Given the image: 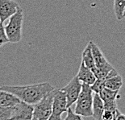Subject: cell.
<instances>
[{
  "instance_id": "cell-2",
  "label": "cell",
  "mask_w": 125,
  "mask_h": 120,
  "mask_svg": "<svg viewBox=\"0 0 125 120\" xmlns=\"http://www.w3.org/2000/svg\"><path fill=\"white\" fill-rule=\"evenodd\" d=\"M93 90L90 86L82 83V91L79 94L78 100L76 101V106L74 112L82 117H90L93 114Z\"/></svg>"
},
{
  "instance_id": "cell-16",
  "label": "cell",
  "mask_w": 125,
  "mask_h": 120,
  "mask_svg": "<svg viewBox=\"0 0 125 120\" xmlns=\"http://www.w3.org/2000/svg\"><path fill=\"white\" fill-rule=\"evenodd\" d=\"M13 114V107L0 106V120H10Z\"/></svg>"
},
{
  "instance_id": "cell-14",
  "label": "cell",
  "mask_w": 125,
  "mask_h": 120,
  "mask_svg": "<svg viewBox=\"0 0 125 120\" xmlns=\"http://www.w3.org/2000/svg\"><path fill=\"white\" fill-rule=\"evenodd\" d=\"M118 94H119V91L111 90L107 87H104L102 90V91H101L98 94H99L101 98H102L103 102H111V101L116 100Z\"/></svg>"
},
{
  "instance_id": "cell-3",
  "label": "cell",
  "mask_w": 125,
  "mask_h": 120,
  "mask_svg": "<svg viewBox=\"0 0 125 120\" xmlns=\"http://www.w3.org/2000/svg\"><path fill=\"white\" fill-rule=\"evenodd\" d=\"M23 23V12L20 8L18 11L9 19V22L5 26L7 37L10 43H19L22 39V30Z\"/></svg>"
},
{
  "instance_id": "cell-4",
  "label": "cell",
  "mask_w": 125,
  "mask_h": 120,
  "mask_svg": "<svg viewBox=\"0 0 125 120\" xmlns=\"http://www.w3.org/2000/svg\"><path fill=\"white\" fill-rule=\"evenodd\" d=\"M54 90L33 106V118L40 120H48L51 116L52 114Z\"/></svg>"
},
{
  "instance_id": "cell-7",
  "label": "cell",
  "mask_w": 125,
  "mask_h": 120,
  "mask_svg": "<svg viewBox=\"0 0 125 120\" xmlns=\"http://www.w3.org/2000/svg\"><path fill=\"white\" fill-rule=\"evenodd\" d=\"M68 109V102L65 94L61 89H55L52 102V114L62 116L63 113L67 112Z\"/></svg>"
},
{
  "instance_id": "cell-17",
  "label": "cell",
  "mask_w": 125,
  "mask_h": 120,
  "mask_svg": "<svg viewBox=\"0 0 125 120\" xmlns=\"http://www.w3.org/2000/svg\"><path fill=\"white\" fill-rule=\"evenodd\" d=\"M106 79H96V81L93 85L90 86L91 90L94 94H99L102 90L105 87Z\"/></svg>"
},
{
  "instance_id": "cell-25",
  "label": "cell",
  "mask_w": 125,
  "mask_h": 120,
  "mask_svg": "<svg viewBox=\"0 0 125 120\" xmlns=\"http://www.w3.org/2000/svg\"><path fill=\"white\" fill-rule=\"evenodd\" d=\"M124 17H125V12H124Z\"/></svg>"
},
{
  "instance_id": "cell-11",
  "label": "cell",
  "mask_w": 125,
  "mask_h": 120,
  "mask_svg": "<svg viewBox=\"0 0 125 120\" xmlns=\"http://www.w3.org/2000/svg\"><path fill=\"white\" fill-rule=\"evenodd\" d=\"M93 114L94 120H102L103 114L104 112V102L98 94H94L93 98Z\"/></svg>"
},
{
  "instance_id": "cell-18",
  "label": "cell",
  "mask_w": 125,
  "mask_h": 120,
  "mask_svg": "<svg viewBox=\"0 0 125 120\" xmlns=\"http://www.w3.org/2000/svg\"><path fill=\"white\" fill-rule=\"evenodd\" d=\"M7 43H9V41L7 37L6 31H5V27L3 26V23L0 20V47H2V45Z\"/></svg>"
},
{
  "instance_id": "cell-8",
  "label": "cell",
  "mask_w": 125,
  "mask_h": 120,
  "mask_svg": "<svg viewBox=\"0 0 125 120\" xmlns=\"http://www.w3.org/2000/svg\"><path fill=\"white\" fill-rule=\"evenodd\" d=\"M20 8V5L14 0H0V20L4 23Z\"/></svg>"
},
{
  "instance_id": "cell-23",
  "label": "cell",
  "mask_w": 125,
  "mask_h": 120,
  "mask_svg": "<svg viewBox=\"0 0 125 120\" xmlns=\"http://www.w3.org/2000/svg\"><path fill=\"white\" fill-rule=\"evenodd\" d=\"M48 120H62V118H61L60 115H57V114H52L51 116L49 117Z\"/></svg>"
},
{
  "instance_id": "cell-9",
  "label": "cell",
  "mask_w": 125,
  "mask_h": 120,
  "mask_svg": "<svg viewBox=\"0 0 125 120\" xmlns=\"http://www.w3.org/2000/svg\"><path fill=\"white\" fill-rule=\"evenodd\" d=\"M77 77L79 79V81H82V83L87 84L89 86H91V85L94 84L97 79L93 71L90 70L88 67H86V65L82 61L80 65V67H79Z\"/></svg>"
},
{
  "instance_id": "cell-15",
  "label": "cell",
  "mask_w": 125,
  "mask_h": 120,
  "mask_svg": "<svg viewBox=\"0 0 125 120\" xmlns=\"http://www.w3.org/2000/svg\"><path fill=\"white\" fill-rule=\"evenodd\" d=\"M114 11L117 20H123L125 12V0H114Z\"/></svg>"
},
{
  "instance_id": "cell-12",
  "label": "cell",
  "mask_w": 125,
  "mask_h": 120,
  "mask_svg": "<svg viewBox=\"0 0 125 120\" xmlns=\"http://www.w3.org/2000/svg\"><path fill=\"white\" fill-rule=\"evenodd\" d=\"M82 57V62L86 65V67H88L90 70H92L93 73H94L95 69H96V66H95L94 60V57H93L90 41L89 42L88 44L86 45L85 49L83 50Z\"/></svg>"
},
{
  "instance_id": "cell-24",
  "label": "cell",
  "mask_w": 125,
  "mask_h": 120,
  "mask_svg": "<svg viewBox=\"0 0 125 120\" xmlns=\"http://www.w3.org/2000/svg\"><path fill=\"white\" fill-rule=\"evenodd\" d=\"M32 120H40V119H35V118H33Z\"/></svg>"
},
{
  "instance_id": "cell-22",
  "label": "cell",
  "mask_w": 125,
  "mask_h": 120,
  "mask_svg": "<svg viewBox=\"0 0 125 120\" xmlns=\"http://www.w3.org/2000/svg\"><path fill=\"white\" fill-rule=\"evenodd\" d=\"M114 120H125V114L121 113L119 109H117L114 116Z\"/></svg>"
},
{
  "instance_id": "cell-1",
  "label": "cell",
  "mask_w": 125,
  "mask_h": 120,
  "mask_svg": "<svg viewBox=\"0 0 125 120\" xmlns=\"http://www.w3.org/2000/svg\"><path fill=\"white\" fill-rule=\"evenodd\" d=\"M0 88L16 96L22 102L32 106L39 102L44 96L55 89L49 82H42L28 86H2Z\"/></svg>"
},
{
  "instance_id": "cell-19",
  "label": "cell",
  "mask_w": 125,
  "mask_h": 120,
  "mask_svg": "<svg viewBox=\"0 0 125 120\" xmlns=\"http://www.w3.org/2000/svg\"><path fill=\"white\" fill-rule=\"evenodd\" d=\"M64 120H84L82 119V116L76 114L73 112L71 107H69L67 112H66V117Z\"/></svg>"
},
{
  "instance_id": "cell-5",
  "label": "cell",
  "mask_w": 125,
  "mask_h": 120,
  "mask_svg": "<svg viewBox=\"0 0 125 120\" xmlns=\"http://www.w3.org/2000/svg\"><path fill=\"white\" fill-rule=\"evenodd\" d=\"M82 82L79 81L78 77L75 76L69 82L67 86L61 89L62 91H64L67 98L68 107H71V106L78 100L79 94L82 91Z\"/></svg>"
},
{
  "instance_id": "cell-6",
  "label": "cell",
  "mask_w": 125,
  "mask_h": 120,
  "mask_svg": "<svg viewBox=\"0 0 125 120\" xmlns=\"http://www.w3.org/2000/svg\"><path fill=\"white\" fill-rule=\"evenodd\" d=\"M33 106L20 101L13 106V114L10 120H32Z\"/></svg>"
},
{
  "instance_id": "cell-13",
  "label": "cell",
  "mask_w": 125,
  "mask_h": 120,
  "mask_svg": "<svg viewBox=\"0 0 125 120\" xmlns=\"http://www.w3.org/2000/svg\"><path fill=\"white\" fill-rule=\"evenodd\" d=\"M124 81L122 77L119 74L111 76L107 78L105 81V87L108 88L111 90H115V91H119L121 87L123 86Z\"/></svg>"
},
{
  "instance_id": "cell-20",
  "label": "cell",
  "mask_w": 125,
  "mask_h": 120,
  "mask_svg": "<svg viewBox=\"0 0 125 120\" xmlns=\"http://www.w3.org/2000/svg\"><path fill=\"white\" fill-rule=\"evenodd\" d=\"M117 103H116V100L115 101H111V102H104V110H111L113 112H115L117 110Z\"/></svg>"
},
{
  "instance_id": "cell-21",
  "label": "cell",
  "mask_w": 125,
  "mask_h": 120,
  "mask_svg": "<svg viewBox=\"0 0 125 120\" xmlns=\"http://www.w3.org/2000/svg\"><path fill=\"white\" fill-rule=\"evenodd\" d=\"M115 113V112H113L111 110H104V112H103V116H102V120H114Z\"/></svg>"
},
{
  "instance_id": "cell-10",
  "label": "cell",
  "mask_w": 125,
  "mask_h": 120,
  "mask_svg": "<svg viewBox=\"0 0 125 120\" xmlns=\"http://www.w3.org/2000/svg\"><path fill=\"white\" fill-rule=\"evenodd\" d=\"M20 100L14 94L8 93L0 88V106L6 107H13L16 106Z\"/></svg>"
}]
</instances>
